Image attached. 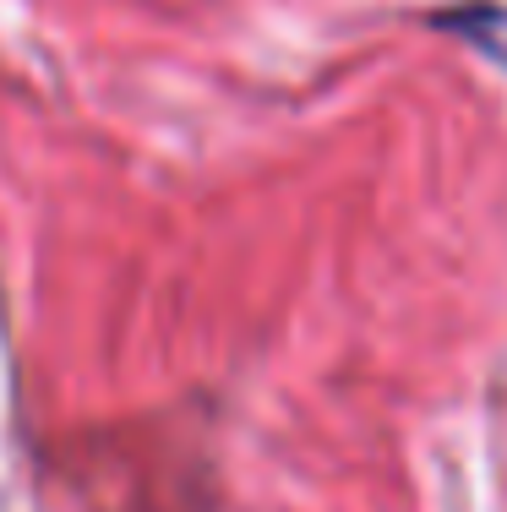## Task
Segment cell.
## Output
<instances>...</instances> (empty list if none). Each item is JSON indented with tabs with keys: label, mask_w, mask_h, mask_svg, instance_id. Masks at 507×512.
Instances as JSON below:
<instances>
[{
	"label": "cell",
	"mask_w": 507,
	"mask_h": 512,
	"mask_svg": "<svg viewBox=\"0 0 507 512\" xmlns=\"http://www.w3.org/2000/svg\"><path fill=\"white\" fill-rule=\"evenodd\" d=\"M437 22L507 66V11L502 6H464V11H448V17H437Z\"/></svg>",
	"instance_id": "cell-1"
}]
</instances>
